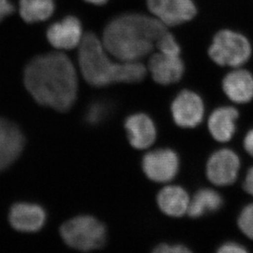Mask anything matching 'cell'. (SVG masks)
<instances>
[{
	"label": "cell",
	"mask_w": 253,
	"mask_h": 253,
	"mask_svg": "<svg viewBox=\"0 0 253 253\" xmlns=\"http://www.w3.org/2000/svg\"><path fill=\"white\" fill-rule=\"evenodd\" d=\"M46 214L43 208L30 203H17L9 212V222L17 231L32 233L43 226Z\"/></svg>",
	"instance_id": "obj_14"
},
{
	"label": "cell",
	"mask_w": 253,
	"mask_h": 253,
	"mask_svg": "<svg viewBox=\"0 0 253 253\" xmlns=\"http://www.w3.org/2000/svg\"><path fill=\"white\" fill-rule=\"evenodd\" d=\"M14 11V6L9 0H0V22Z\"/></svg>",
	"instance_id": "obj_25"
},
{
	"label": "cell",
	"mask_w": 253,
	"mask_h": 253,
	"mask_svg": "<svg viewBox=\"0 0 253 253\" xmlns=\"http://www.w3.org/2000/svg\"><path fill=\"white\" fill-rule=\"evenodd\" d=\"M157 201L164 214L170 217H181L188 213L190 198L184 188L169 185L158 193Z\"/></svg>",
	"instance_id": "obj_17"
},
{
	"label": "cell",
	"mask_w": 253,
	"mask_h": 253,
	"mask_svg": "<svg viewBox=\"0 0 253 253\" xmlns=\"http://www.w3.org/2000/svg\"><path fill=\"white\" fill-rule=\"evenodd\" d=\"M65 243L80 251L102 249L107 241V230L103 224L89 215H80L64 223L60 229Z\"/></svg>",
	"instance_id": "obj_5"
},
{
	"label": "cell",
	"mask_w": 253,
	"mask_h": 253,
	"mask_svg": "<svg viewBox=\"0 0 253 253\" xmlns=\"http://www.w3.org/2000/svg\"><path fill=\"white\" fill-rule=\"evenodd\" d=\"M239 112L233 107H220L213 111L208 120V129L214 139L225 143L233 138L236 131Z\"/></svg>",
	"instance_id": "obj_16"
},
{
	"label": "cell",
	"mask_w": 253,
	"mask_h": 253,
	"mask_svg": "<svg viewBox=\"0 0 253 253\" xmlns=\"http://www.w3.org/2000/svg\"><path fill=\"white\" fill-rule=\"evenodd\" d=\"M252 53L249 39L229 29L218 31L208 48L211 59L220 67H241L251 58Z\"/></svg>",
	"instance_id": "obj_4"
},
{
	"label": "cell",
	"mask_w": 253,
	"mask_h": 253,
	"mask_svg": "<svg viewBox=\"0 0 253 253\" xmlns=\"http://www.w3.org/2000/svg\"><path fill=\"white\" fill-rule=\"evenodd\" d=\"M217 252L220 253H248V249L241 244L228 242L221 245Z\"/></svg>",
	"instance_id": "obj_24"
},
{
	"label": "cell",
	"mask_w": 253,
	"mask_h": 253,
	"mask_svg": "<svg viewBox=\"0 0 253 253\" xmlns=\"http://www.w3.org/2000/svg\"><path fill=\"white\" fill-rule=\"evenodd\" d=\"M238 225L248 238L253 239V203L242 210L238 218Z\"/></svg>",
	"instance_id": "obj_21"
},
{
	"label": "cell",
	"mask_w": 253,
	"mask_h": 253,
	"mask_svg": "<svg viewBox=\"0 0 253 253\" xmlns=\"http://www.w3.org/2000/svg\"><path fill=\"white\" fill-rule=\"evenodd\" d=\"M223 90L234 103H247L253 99V75L244 69L232 71L222 82Z\"/></svg>",
	"instance_id": "obj_15"
},
{
	"label": "cell",
	"mask_w": 253,
	"mask_h": 253,
	"mask_svg": "<svg viewBox=\"0 0 253 253\" xmlns=\"http://www.w3.org/2000/svg\"><path fill=\"white\" fill-rule=\"evenodd\" d=\"M204 112L203 99L194 91L184 89L172 102V117L174 123L181 128L198 126L203 121Z\"/></svg>",
	"instance_id": "obj_9"
},
{
	"label": "cell",
	"mask_w": 253,
	"mask_h": 253,
	"mask_svg": "<svg viewBox=\"0 0 253 253\" xmlns=\"http://www.w3.org/2000/svg\"><path fill=\"white\" fill-rule=\"evenodd\" d=\"M24 145V136L21 129L12 122L0 118V171L19 158Z\"/></svg>",
	"instance_id": "obj_11"
},
{
	"label": "cell",
	"mask_w": 253,
	"mask_h": 253,
	"mask_svg": "<svg viewBox=\"0 0 253 253\" xmlns=\"http://www.w3.org/2000/svg\"><path fill=\"white\" fill-rule=\"evenodd\" d=\"M86 2L94 5H103L108 2V0H85Z\"/></svg>",
	"instance_id": "obj_28"
},
{
	"label": "cell",
	"mask_w": 253,
	"mask_h": 253,
	"mask_svg": "<svg viewBox=\"0 0 253 253\" xmlns=\"http://www.w3.org/2000/svg\"><path fill=\"white\" fill-rule=\"evenodd\" d=\"M240 169V159L229 148L212 153L207 163L206 174L211 183L216 186H229L236 181Z\"/></svg>",
	"instance_id": "obj_6"
},
{
	"label": "cell",
	"mask_w": 253,
	"mask_h": 253,
	"mask_svg": "<svg viewBox=\"0 0 253 253\" xmlns=\"http://www.w3.org/2000/svg\"><path fill=\"white\" fill-rule=\"evenodd\" d=\"M158 48L160 53L167 55L179 56L181 53V48L176 39L172 34L168 33V31L161 36L157 41Z\"/></svg>",
	"instance_id": "obj_20"
},
{
	"label": "cell",
	"mask_w": 253,
	"mask_h": 253,
	"mask_svg": "<svg viewBox=\"0 0 253 253\" xmlns=\"http://www.w3.org/2000/svg\"><path fill=\"white\" fill-rule=\"evenodd\" d=\"M127 135L132 147L146 149L153 145L157 139V129L148 115L136 113L127 118L125 123Z\"/></svg>",
	"instance_id": "obj_13"
},
{
	"label": "cell",
	"mask_w": 253,
	"mask_h": 253,
	"mask_svg": "<svg viewBox=\"0 0 253 253\" xmlns=\"http://www.w3.org/2000/svg\"><path fill=\"white\" fill-rule=\"evenodd\" d=\"M244 189L248 194L253 196V167L247 173L244 182Z\"/></svg>",
	"instance_id": "obj_26"
},
{
	"label": "cell",
	"mask_w": 253,
	"mask_h": 253,
	"mask_svg": "<svg viewBox=\"0 0 253 253\" xmlns=\"http://www.w3.org/2000/svg\"><path fill=\"white\" fill-rule=\"evenodd\" d=\"M184 63L179 56L156 53L148 63L154 82L162 85H169L179 82L184 73Z\"/></svg>",
	"instance_id": "obj_12"
},
{
	"label": "cell",
	"mask_w": 253,
	"mask_h": 253,
	"mask_svg": "<svg viewBox=\"0 0 253 253\" xmlns=\"http://www.w3.org/2000/svg\"><path fill=\"white\" fill-rule=\"evenodd\" d=\"M166 27L157 17L135 12L120 15L106 26L103 46L121 62H138L153 50Z\"/></svg>",
	"instance_id": "obj_2"
},
{
	"label": "cell",
	"mask_w": 253,
	"mask_h": 253,
	"mask_svg": "<svg viewBox=\"0 0 253 253\" xmlns=\"http://www.w3.org/2000/svg\"><path fill=\"white\" fill-rule=\"evenodd\" d=\"M54 8V0H20V14L27 23L48 20Z\"/></svg>",
	"instance_id": "obj_19"
},
{
	"label": "cell",
	"mask_w": 253,
	"mask_h": 253,
	"mask_svg": "<svg viewBox=\"0 0 253 253\" xmlns=\"http://www.w3.org/2000/svg\"><path fill=\"white\" fill-rule=\"evenodd\" d=\"M105 108H103V106L100 104H94L92 106L89 110H88V114H87V118L88 122L91 123H96L103 118V116L105 115Z\"/></svg>",
	"instance_id": "obj_23"
},
{
	"label": "cell",
	"mask_w": 253,
	"mask_h": 253,
	"mask_svg": "<svg viewBox=\"0 0 253 253\" xmlns=\"http://www.w3.org/2000/svg\"><path fill=\"white\" fill-rule=\"evenodd\" d=\"M24 83L41 105L65 113L77 100L78 79L69 57L59 52L37 56L26 67Z\"/></svg>",
	"instance_id": "obj_1"
},
{
	"label": "cell",
	"mask_w": 253,
	"mask_h": 253,
	"mask_svg": "<svg viewBox=\"0 0 253 253\" xmlns=\"http://www.w3.org/2000/svg\"><path fill=\"white\" fill-rule=\"evenodd\" d=\"M222 205L223 198L219 193L214 189H200L190 199L187 214L192 218L201 217L207 213L216 211Z\"/></svg>",
	"instance_id": "obj_18"
},
{
	"label": "cell",
	"mask_w": 253,
	"mask_h": 253,
	"mask_svg": "<svg viewBox=\"0 0 253 253\" xmlns=\"http://www.w3.org/2000/svg\"><path fill=\"white\" fill-rule=\"evenodd\" d=\"M155 253H189L191 250L181 244H162L156 247Z\"/></svg>",
	"instance_id": "obj_22"
},
{
	"label": "cell",
	"mask_w": 253,
	"mask_h": 253,
	"mask_svg": "<svg viewBox=\"0 0 253 253\" xmlns=\"http://www.w3.org/2000/svg\"><path fill=\"white\" fill-rule=\"evenodd\" d=\"M147 6L154 17L167 27H176L196 17L194 0H147Z\"/></svg>",
	"instance_id": "obj_7"
},
{
	"label": "cell",
	"mask_w": 253,
	"mask_h": 253,
	"mask_svg": "<svg viewBox=\"0 0 253 253\" xmlns=\"http://www.w3.org/2000/svg\"><path fill=\"white\" fill-rule=\"evenodd\" d=\"M79 65L86 82L94 87L116 83H138L147 75V69L138 62H115L107 55L103 43L88 32L80 43Z\"/></svg>",
	"instance_id": "obj_3"
},
{
	"label": "cell",
	"mask_w": 253,
	"mask_h": 253,
	"mask_svg": "<svg viewBox=\"0 0 253 253\" xmlns=\"http://www.w3.org/2000/svg\"><path fill=\"white\" fill-rule=\"evenodd\" d=\"M244 147L247 153L253 157V129L249 130L244 138Z\"/></svg>",
	"instance_id": "obj_27"
},
{
	"label": "cell",
	"mask_w": 253,
	"mask_h": 253,
	"mask_svg": "<svg viewBox=\"0 0 253 253\" xmlns=\"http://www.w3.org/2000/svg\"><path fill=\"white\" fill-rule=\"evenodd\" d=\"M142 168L148 179L157 183H167L176 176L179 157L170 148L157 149L143 157Z\"/></svg>",
	"instance_id": "obj_8"
},
{
	"label": "cell",
	"mask_w": 253,
	"mask_h": 253,
	"mask_svg": "<svg viewBox=\"0 0 253 253\" xmlns=\"http://www.w3.org/2000/svg\"><path fill=\"white\" fill-rule=\"evenodd\" d=\"M47 39L57 49L67 50L79 45L82 39V25L74 16H68L51 25L47 31Z\"/></svg>",
	"instance_id": "obj_10"
}]
</instances>
